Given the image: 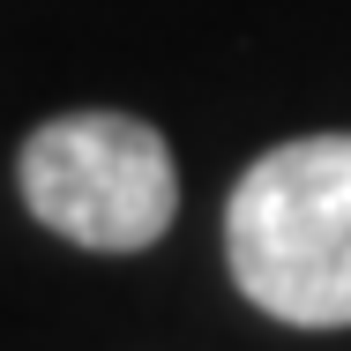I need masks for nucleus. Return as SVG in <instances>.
Returning <instances> with one entry per match:
<instances>
[{
    "mask_svg": "<svg viewBox=\"0 0 351 351\" xmlns=\"http://www.w3.org/2000/svg\"><path fill=\"white\" fill-rule=\"evenodd\" d=\"M224 254L239 299L291 329L351 322V135H299L262 149L232 202Z\"/></svg>",
    "mask_w": 351,
    "mask_h": 351,
    "instance_id": "obj_1",
    "label": "nucleus"
},
{
    "mask_svg": "<svg viewBox=\"0 0 351 351\" xmlns=\"http://www.w3.org/2000/svg\"><path fill=\"white\" fill-rule=\"evenodd\" d=\"M15 187L45 232L90 254H142L180 217L172 142L135 112H60L30 128L15 157Z\"/></svg>",
    "mask_w": 351,
    "mask_h": 351,
    "instance_id": "obj_2",
    "label": "nucleus"
}]
</instances>
